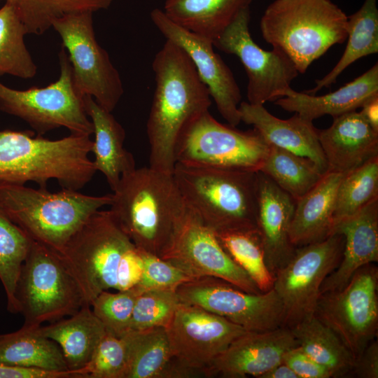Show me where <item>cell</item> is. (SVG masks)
I'll list each match as a JSON object with an SVG mask.
<instances>
[{"mask_svg":"<svg viewBox=\"0 0 378 378\" xmlns=\"http://www.w3.org/2000/svg\"><path fill=\"white\" fill-rule=\"evenodd\" d=\"M127 350L124 338L106 333L90 361L71 372L74 378H126Z\"/></svg>","mask_w":378,"mask_h":378,"instance_id":"obj_41","label":"cell"},{"mask_svg":"<svg viewBox=\"0 0 378 378\" xmlns=\"http://www.w3.org/2000/svg\"><path fill=\"white\" fill-rule=\"evenodd\" d=\"M252 0H166L164 14L180 27L214 41Z\"/></svg>","mask_w":378,"mask_h":378,"instance_id":"obj_28","label":"cell"},{"mask_svg":"<svg viewBox=\"0 0 378 378\" xmlns=\"http://www.w3.org/2000/svg\"><path fill=\"white\" fill-rule=\"evenodd\" d=\"M298 345L291 330L286 327L246 331L216 358L211 368V376L259 378L282 363L285 354Z\"/></svg>","mask_w":378,"mask_h":378,"instance_id":"obj_19","label":"cell"},{"mask_svg":"<svg viewBox=\"0 0 378 378\" xmlns=\"http://www.w3.org/2000/svg\"><path fill=\"white\" fill-rule=\"evenodd\" d=\"M122 337L127 350L126 378H163L174 358L166 328L129 331Z\"/></svg>","mask_w":378,"mask_h":378,"instance_id":"obj_32","label":"cell"},{"mask_svg":"<svg viewBox=\"0 0 378 378\" xmlns=\"http://www.w3.org/2000/svg\"><path fill=\"white\" fill-rule=\"evenodd\" d=\"M327 172L346 174L378 156V132L353 111L333 118L328 128L318 131Z\"/></svg>","mask_w":378,"mask_h":378,"instance_id":"obj_22","label":"cell"},{"mask_svg":"<svg viewBox=\"0 0 378 378\" xmlns=\"http://www.w3.org/2000/svg\"><path fill=\"white\" fill-rule=\"evenodd\" d=\"M144 270L139 248L134 246L122 255L117 271L116 290H125L137 285Z\"/></svg>","mask_w":378,"mask_h":378,"instance_id":"obj_44","label":"cell"},{"mask_svg":"<svg viewBox=\"0 0 378 378\" xmlns=\"http://www.w3.org/2000/svg\"><path fill=\"white\" fill-rule=\"evenodd\" d=\"M58 55L59 77L46 87L18 90L0 82V110L25 121L38 136L65 127L71 134L90 136L93 125L85 112L84 97L74 85L71 64L64 48Z\"/></svg>","mask_w":378,"mask_h":378,"instance_id":"obj_9","label":"cell"},{"mask_svg":"<svg viewBox=\"0 0 378 378\" xmlns=\"http://www.w3.org/2000/svg\"><path fill=\"white\" fill-rule=\"evenodd\" d=\"M0 378H74V375L69 370L48 371L38 368L0 364Z\"/></svg>","mask_w":378,"mask_h":378,"instance_id":"obj_46","label":"cell"},{"mask_svg":"<svg viewBox=\"0 0 378 378\" xmlns=\"http://www.w3.org/2000/svg\"><path fill=\"white\" fill-rule=\"evenodd\" d=\"M90 307L83 306L66 319L62 318L38 328L42 335L58 344L71 372L82 368L90 361L107 333Z\"/></svg>","mask_w":378,"mask_h":378,"instance_id":"obj_27","label":"cell"},{"mask_svg":"<svg viewBox=\"0 0 378 378\" xmlns=\"http://www.w3.org/2000/svg\"><path fill=\"white\" fill-rule=\"evenodd\" d=\"M378 270L360 268L341 290L321 295L315 316L328 326L355 361L374 340L378 327Z\"/></svg>","mask_w":378,"mask_h":378,"instance_id":"obj_13","label":"cell"},{"mask_svg":"<svg viewBox=\"0 0 378 378\" xmlns=\"http://www.w3.org/2000/svg\"><path fill=\"white\" fill-rule=\"evenodd\" d=\"M15 297L24 316L22 326L27 328L57 321L86 306L78 284L59 254L32 239L21 266Z\"/></svg>","mask_w":378,"mask_h":378,"instance_id":"obj_7","label":"cell"},{"mask_svg":"<svg viewBox=\"0 0 378 378\" xmlns=\"http://www.w3.org/2000/svg\"><path fill=\"white\" fill-rule=\"evenodd\" d=\"M241 121L251 125L268 145L281 148L312 160L325 174L327 162L319 140L318 130L312 121L298 113L288 119H280L270 113L264 105L241 102Z\"/></svg>","mask_w":378,"mask_h":378,"instance_id":"obj_23","label":"cell"},{"mask_svg":"<svg viewBox=\"0 0 378 378\" xmlns=\"http://www.w3.org/2000/svg\"><path fill=\"white\" fill-rule=\"evenodd\" d=\"M259 378H298L293 370L282 362L262 374Z\"/></svg>","mask_w":378,"mask_h":378,"instance_id":"obj_48","label":"cell"},{"mask_svg":"<svg viewBox=\"0 0 378 378\" xmlns=\"http://www.w3.org/2000/svg\"><path fill=\"white\" fill-rule=\"evenodd\" d=\"M259 172L295 200L309 192L324 174L310 159L270 145Z\"/></svg>","mask_w":378,"mask_h":378,"instance_id":"obj_33","label":"cell"},{"mask_svg":"<svg viewBox=\"0 0 378 378\" xmlns=\"http://www.w3.org/2000/svg\"><path fill=\"white\" fill-rule=\"evenodd\" d=\"M347 38L345 50L338 62L327 75L316 80L314 88L304 92L315 94L323 88L330 87L352 63L378 52L377 0H365L358 10L347 17Z\"/></svg>","mask_w":378,"mask_h":378,"instance_id":"obj_30","label":"cell"},{"mask_svg":"<svg viewBox=\"0 0 378 378\" xmlns=\"http://www.w3.org/2000/svg\"><path fill=\"white\" fill-rule=\"evenodd\" d=\"M181 304L176 289H149L137 297L130 331L166 328Z\"/></svg>","mask_w":378,"mask_h":378,"instance_id":"obj_39","label":"cell"},{"mask_svg":"<svg viewBox=\"0 0 378 378\" xmlns=\"http://www.w3.org/2000/svg\"><path fill=\"white\" fill-rule=\"evenodd\" d=\"M269 145L255 130L241 131L216 120L209 111L193 120L176 143V164L259 172Z\"/></svg>","mask_w":378,"mask_h":378,"instance_id":"obj_10","label":"cell"},{"mask_svg":"<svg viewBox=\"0 0 378 378\" xmlns=\"http://www.w3.org/2000/svg\"><path fill=\"white\" fill-rule=\"evenodd\" d=\"M160 258L192 279L213 276L248 293H262L225 251L215 232L188 207Z\"/></svg>","mask_w":378,"mask_h":378,"instance_id":"obj_16","label":"cell"},{"mask_svg":"<svg viewBox=\"0 0 378 378\" xmlns=\"http://www.w3.org/2000/svg\"><path fill=\"white\" fill-rule=\"evenodd\" d=\"M31 241L0 208V280L6 294L7 309L13 314L20 313L15 288Z\"/></svg>","mask_w":378,"mask_h":378,"instance_id":"obj_37","label":"cell"},{"mask_svg":"<svg viewBox=\"0 0 378 378\" xmlns=\"http://www.w3.org/2000/svg\"><path fill=\"white\" fill-rule=\"evenodd\" d=\"M174 357L199 377H212L216 358L246 330L200 307L181 303L166 328Z\"/></svg>","mask_w":378,"mask_h":378,"instance_id":"obj_17","label":"cell"},{"mask_svg":"<svg viewBox=\"0 0 378 378\" xmlns=\"http://www.w3.org/2000/svg\"><path fill=\"white\" fill-rule=\"evenodd\" d=\"M352 371L360 378L378 377V343L372 341L356 360Z\"/></svg>","mask_w":378,"mask_h":378,"instance_id":"obj_45","label":"cell"},{"mask_svg":"<svg viewBox=\"0 0 378 378\" xmlns=\"http://www.w3.org/2000/svg\"><path fill=\"white\" fill-rule=\"evenodd\" d=\"M295 202L270 177L257 172L256 227L267 265L274 277L292 258L296 248L289 235Z\"/></svg>","mask_w":378,"mask_h":378,"instance_id":"obj_20","label":"cell"},{"mask_svg":"<svg viewBox=\"0 0 378 378\" xmlns=\"http://www.w3.org/2000/svg\"><path fill=\"white\" fill-rule=\"evenodd\" d=\"M113 192L109 210L122 230L138 248L160 257L188 209L173 174L135 168Z\"/></svg>","mask_w":378,"mask_h":378,"instance_id":"obj_2","label":"cell"},{"mask_svg":"<svg viewBox=\"0 0 378 378\" xmlns=\"http://www.w3.org/2000/svg\"><path fill=\"white\" fill-rule=\"evenodd\" d=\"M134 246L111 211L99 210L57 253L90 306L101 292L116 289L120 261Z\"/></svg>","mask_w":378,"mask_h":378,"instance_id":"obj_8","label":"cell"},{"mask_svg":"<svg viewBox=\"0 0 378 378\" xmlns=\"http://www.w3.org/2000/svg\"><path fill=\"white\" fill-rule=\"evenodd\" d=\"M143 260L141 278L136 285L141 291L149 289H176L192 278L161 258L139 249Z\"/></svg>","mask_w":378,"mask_h":378,"instance_id":"obj_42","label":"cell"},{"mask_svg":"<svg viewBox=\"0 0 378 378\" xmlns=\"http://www.w3.org/2000/svg\"><path fill=\"white\" fill-rule=\"evenodd\" d=\"M26 28L13 7L5 3L0 8V77L6 74L28 79L37 66L29 52Z\"/></svg>","mask_w":378,"mask_h":378,"instance_id":"obj_35","label":"cell"},{"mask_svg":"<svg viewBox=\"0 0 378 378\" xmlns=\"http://www.w3.org/2000/svg\"><path fill=\"white\" fill-rule=\"evenodd\" d=\"M250 8L242 10L213 41L214 46L236 55L248 76V102L264 105L283 97L298 76L292 60L281 50H265L253 40L249 31Z\"/></svg>","mask_w":378,"mask_h":378,"instance_id":"obj_15","label":"cell"},{"mask_svg":"<svg viewBox=\"0 0 378 378\" xmlns=\"http://www.w3.org/2000/svg\"><path fill=\"white\" fill-rule=\"evenodd\" d=\"M112 194L50 192L0 180V208L32 240L59 253L89 218L111 204Z\"/></svg>","mask_w":378,"mask_h":378,"instance_id":"obj_4","label":"cell"},{"mask_svg":"<svg viewBox=\"0 0 378 378\" xmlns=\"http://www.w3.org/2000/svg\"><path fill=\"white\" fill-rule=\"evenodd\" d=\"M283 362L288 365L298 378H330V372L307 355L298 345L288 350Z\"/></svg>","mask_w":378,"mask_h":378,"instance_id":"obj_43","label":"cell"},{"mask_svg":"<svg viewBox=\"0 0 378 378\" xmlns=\"http://www.w3.org/2000/svg\"><path fill=\"white\" fill-rule=\"evenodd\" d=\"M152 66L155 88L146 125L149 167L173 174L180 135L209 111L211 97L190 57L174 43L166 41Z\"/></svg>","mask_w":378,"mask_h":378,"instance_id":"obj_1","label":"cell"},{"mask_svg":"<svg viewBox=\"0 0 378 378\" xmlns=\"http://www.w3.org/2000/svg\"><path fill=\"white\" fill-rule=\"evenodd\" d=\"M92 14L91 11L70 13L54 20L52 27L68 52L77 91L83 97H92L112 112L123 94V85L108 52L96 39Z\"/></svg>","mask_w":378,"mask_h":378,"instance_id":"obj_11","label":"cell"},{"mask_svg":"<svg viewBox=\"0 0 378 378\" xmlns=\"http://www.w3.org/2000/svg\"><path fill=\"white\" fill-rule=\"evenodd\" d=\"M92 145L86 135L50 140L29 130H0V180L46 188L55 179L62 188L78 190L97 172L89 157Z\"/></svg>","mask_w":378,"mask_h":378,"instance_id":"obj_3","label":"cell"},{"mask_svg":"<svg viewBox=\"0 0 378 378\" xmlns=\"http://www.w3.org/2000/svg\"><path fill=\"white\" fill-rule=\"evenodd\" d=\"M257 172L176 164L173 176L187 206L219 232L256 227Z\"/></svg>","mask_w":378,"mask_h":378,"instance_id":"obj_6","label":"cell"},{"mask_svg":"<svg viewBox=\"0 0 378 378\" xmlns=\"http://www.w3.org/2000/svg\"><path fill=\"white\" fill-rule=\"evenodd\" d=\"M23 22L27 34L41 35L52 27L54 20L83 11L107 9L113 0H5Z\"/></svg>","mask_w":378,"mask_h":378,"instance_id":"obj_36","label":"cell"},{"mask_svg":"<svg viewBox=\"0 0 378 378\" xmlns=\"http://www.w3.org/2000/svg\"><path fill=\"white\" fill-rule=\"evenodd\" d=\"M344 175L326 172L309 192L296 200L289 230L295 247L321 241L333 234L335 197Z\"/></svg>","mask_w":378,"mask_h":378,"instance_id":"obj_25","label":"cell"},{"mask_svg":"<svg viewBox=\"0 0 378 378\" xmlns=\"http://www.w3.org/2000/svg\"><path fill=\"white\" fill-rule=\"evenodd\" d=\"M298 346L332 377L352 371L355 360L338 336L315 315L290 328Z\"/></svg>","mask_w":378,"mask_h":378,"instance_id":"obj_31","label":"cell"},{"mask_svg":"<svg viewBox=\"0 0 378 378\" xmlns=\"http://www.w3.org/2000/svg\"><path fill=\"white\" fill-rule=\"evenodd\" d=\"M176 291L181 303L220 316L246 331L270 330L282 324V304L273 288L251 293L225 280L202 276L181 284Z\"/></svg>","mask_w":378,"mask_h":378,"instance_id":"obj_14","label":"cell"},{"mask_svg":"<svg viewBox=\"0 0 378 378\" xmlns=\"http://www.w3.org/2000/svg\"><path fill=\"white\" fill-rule=\"evenodd\" d=\"M368 123L378 132V96L374 97L367 101L360 111Z\"/></svg>","mask_w":378,"mask_h":378,"instance_id":"obj_47","label":"cell"},{"mask_svg":"<svg viewBox=\"0 0 378 378\" xmlns=\"http://www.w3.org/2000/svg\"><path fill=\"white\" fill-rule=\"evenodd\" d=\"M150 16L166 39L181 47L190 57L221 116L230 125L237 126L241 122V91L230 69L214 51L213 41L180 27L160 8H154Z\"/></svg>","mask_w":378,"mask_h":378,"instance_id":"obj_18","label":"cell"},{"mask_svg":"<svg viewBox=\"0 0 378 378\" xmlns=\"http://www.w3.org/2000/svg\"><path fill=\"white\" fill-rule=\"evenodd\" d=\"M344 245L343 235L334 233L321 241L297 247L276 272L272 288L282 304L281 326L291 328L314 316L321 286L340 263Z\"/></svg>","mask_w":378,"mask_h":378,"instance_id":"obj_12","label":"cell"},{"mask_svg":"<svg viewBox=\"0 0 378 378\" xmlns=\"http://www.w3.org/2000/svg\"><path fill=\"white\" fill-rule=\"evenodd\" d=\"M347 15L330 0H275L260 20L262 38L283 51L299 73L347 38Z\"/></svg>","mask_w":378,"mask_h":378,"instance_id":"obj_5","label":"cell"},{"mask_svg":"<svg viewBox=\"0 0 378 378\" xmlns=\"http://www.w3.org/2000/svg\"><path fill=\"white\" fill-rule=\"evenodd\" d=\"M141 292L136 286L116 293L104 290L92 300V310L108 333L122 337L130 331L134 304Z\"/></svg>","mask_w":378,"mask_h":378,"instance_id":"obj_40","label":"cell"},{"mask_svg":"<svg viewBox=\"0 0 378 378\" xmlns=\"http://www.w3.org/2000/svg\"><path fill=\"white\" fill-rule=\"evenodd\" d=\"M334 233L343 235L344 249L340 263L321 286V295L341 290L360 268L378 261V198L337 221Z\"/></svg>","mask_w":378,"mask_h":378,"instance_id":"obj_21","label":"cell"},{"mask_svg":"<svg viewBox=\"0 0 378 378\" xmlns=\"http://www.w3.org/2000/svg\"><path fill=\"white\" fill-rule=\"evenodd\" d=\"M377 198L378 156L344 175L337 190L334 223L354 214Z\"/></svg>","mask_w":378,"mask_h":378,"instance_id":"obj_38","label":"cell"},{"mask_svg":"<svg viewBox=\"0 0 378 378\" xmlns=\"http://www.w3.org/2000/svg\"><path fill=\"white\" fill-rule=\"evenodd\" d=\"M37 328H22L0 335V364L48 371H68L58 344Z\"/></svg>","mask_w":378,"mask_h":378,"instance_id":"obj_29","label":"cell"},{"mask_svg":"<svg viewBox=\"0 0 378 378\" xmlns=\"http://www.w3.org/2000/svg\"><path fill=\"white\" fill-rule=\"evenodd\" d=\"M378 96V64L335 92L322 96L297 92L290 88L274 104L313 122L325 115L332 118L356 111L370 99Z\"/></svg>","mask_w":378,"mask_h":378,"instance_id":"obj_24","label":"cell"},{"mask_svg":"<svg viewBox=\"0 0 378 378\" xmlns=\"http://www.w3.org/2000/svg\"><path fill=\"white\" fill-rule=\"evenodd\" d=\"M215 233L225 251L251 278L262 293L272 288L274 277L267 265L257 227Z\"/></svg>","mask_w":378,"mask_h":378,"instance_id":"obj_34","label":"cell"},{"mask_svg":"<svg viewBox=\"0 0 378 378\" xmlns=\"http://www.w3.org/2000/svg\"><path fill=\"white\" fill-rule=\"evenodd\" d=\"M84 106L94 127L92 153L97 171L102 172L112 191L122 175L136 168L133 155L124 148L125 131L111 114L92 97L84 96Z\"/></svg>","mask_w":378,"mask_h":378,"instance_id":"obj_26","label":"cell"}]
</instances>
